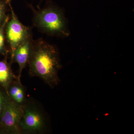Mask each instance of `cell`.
<instances>
[{"label": "cell", "mask_w": 134, "mask_h": 134, "mask_svg": "<svg viewBox=\"0 0 134 134\" xmlns=\"http://www.w3.org/2000/svg\"><path fill=\"white\" fill-rule=\"evenodd\" d=\"M27 65L31 76L40 78L51 88L59 83L58 73L62 67L59 54L54 46L43 38L32 39Z\"/></svg>", "instance_id": "obj_1"}, {"label": "cell", "mask_w": 134, "mask_h": 134, "mask_svg": "<svg viewBox=\"0 0 134 134\" xmlns=\"http://www.w3.org/2000/svg\"><path fill=\"white\" fill-rule=\"evenodd\" d=\"M33 14V25L40 31L48 36L65 38L70 35L66 19L62 10L49 3L43 8L36 9L29 5Z\"/></svg>", "instance_id": "obj_2"}, {"label": "cell", "mask_w": 134, "mask_h": 134, "mask_svg": "<svg viewBox=\"0 0 134 134\" xmlns=\"http://www.w3.org/2000/svg\"><path fill=\"white\" fill-rule=\"evenodd\" d=\"M23 114V106L15 103L8 96H5V103L0 117L3 130L9 134L21 133L20 123Z\"/></svg>", "instance_id": "obj_3"}, {"label": "cell", "mask_w": 134, "mask_h": 134, "mask_svg": "<svg viewBox=\"0 0 134 134\" xmlns=\"http://www.w3.org/2000/svg\"><path fill=\"white\" fill-rule=\"evenodd\" d=\"M9 8L11 12V18L8 21L5 29L12 58L16 48L31 36L32 34L30 28L23 24L19 21L15 14L10 3H9Z\"/></svg>", "instance_id": "obj_4"}, {"label": "cell", "mask_w": 134, "mask_h": 134, "mask_svg": "<svg viewBox=\"0 0 134 134\" xmlns=\"http://www.w3.org/2000/svg\"><path fill=\"white\" fill-rule=\"evenodd\" d=\"M46 128L45 118L40 109L32 105L23 106V114L20 123L21 133H43Z\"/></svg>", "instance_id": "obj_5"}, {"label": "cell", "mask_w": 134, "mask_h": 134, "mask_svg": "<svg viewBox=\"0 0 134 134\" xmlns=\"http://www.w3.org/2000/svg\"><path fill=\"white\" fill-rule=\"evenodd\" d=\"M32 39L31 35L24 43L16 48L13 56L11 58L12 62L16 63L19 66V72L17 77L19 80H20L23 70L27 65L29 62Z\"/></svg>", "instance_id": "obj_6"}, {"label": "cell", "mask_w": 134, "mask_h": 134, "mask_svg": "<svg viewBox=\"0 0 134 134\" xmlns=\"http://www.w3.org/2000/svg\"><path fill=\"white\" fill-rule=\"evenodd\" d=\"M17 79L9 64L5 61H0V84L6 88L7 93L10 85Z\"/></svg>", "instance_id": "obj_7"}, {"label": "cell", "mask_w": 134, "mask_h": 134, "mask_svg": "<svg viewBox=\"0 0 134 134\" xmlns=\"http://www.w3.org/2000/svg\"><path fill=\"white\" fill-rule=\"evenodd\" d=\"M9 19V16L8 15L0 26V52L1 53L4 52L5 51L4 31Z\"/></svg>", "instance_id": "obj_8"}, {"label": "cell", "mask_w": 134, "mask_h": 134, "mask_svg": "<svg viewBox=\"0 0 134 134\" xmlns=\"http://www.w3.org/2000/svg\"><path fill=\"white\" fill-rule=\"evenodd\" d=\"M11 0H0V24H2L8 15H6V11L7 5L9 4Z\"/></svg>", "instance_id": "obj_9"}, {"label": "cell", "mask_w": 134, "mask_h": 134, "mask_svg": "<svg viewBox=\"0 0 134 134\" xmlns=\"http://www.w3.org/2000/svg\"><path fill=\"white\" fill-rule=\"evenodd\" d=\"M25 99V90L23 87H22L16 94V96L13 99L15 103H17L20 105H23L24 103Z\"/></svg>", "instance_id": "obj_10"}, {"label": "cell", "mask_w": 134, "mask_h": 134, "mask_svg": "<svg viewBox=\"0 0 134 134\" xmlns=\"http://www.w3.org/2000/svg\"><path fill=\"white\" fill-rule=\"evenodd\" d=\"M5 96H4V95L0 92V117L3 109V106L5 103Z\"/></svg>", "instance_id": "obj_11"}]
</instances>
